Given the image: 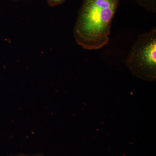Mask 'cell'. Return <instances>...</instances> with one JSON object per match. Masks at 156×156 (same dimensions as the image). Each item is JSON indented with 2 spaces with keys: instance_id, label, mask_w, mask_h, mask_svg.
<instances>
[{
  "instance_id": "277c9868",
  "label": "cell",
  "mask_w": 156,
  "mask_h": 156,
  "mask_svg": "<svg viewBox=\"0 0 156 156\" xmlns=\"http://www.w3.org/2000/svg\"><path fill=\"white\" fill-rule=\"evenodd\" d=\"M66 0H47L48 5L52 7L58 5L64 2Z\"/></svg>"
},
{
  "instance_id": "8992f818",
  "label": "cell",
  "mask_w": 156,
  "mask_h": 156,
  "mask_svg": "<svg viewBox=\"0 0 156 156\" xmlns=\"http://www.w3.org/2000/svg\"><path fill=\"white\" fill-rule=\"evenodd\" d=\"M13 1H19V0H13Z\"/></svg>"
},
{
  "instance_id": "3957f363",
  "label": "cell",
  "mask_w": 156,
  "mask_h": 156,
  "mask_svg": "<svg viewBox=\"0 0 156 156\" xmlns=\"http://www.w3.org/2000/svg\"><path fill=\"white\" fill-rule=\"evenodd\" d=\"M140 7L150 12L155 13L156 0H135Z\"/></svg>"
},
{
  "instance_id": "6da1fadb",
  "label": "cell",
  "mask_w": 156,
  "mask_h": 156,
  "mask_svg": "<svg viewBox=\"0 0 156 156\" xmlns=\"http://www.w3.org/2000/svg\"><path fill=\"white\" fill-rule=\"evenodd\" d=\"M119 1L84 0L74 28L78 45L86 50H96L108 43Z\"/></svg>"
},
{
  "instance_id": "5b68a950",
  "label": "cell",
  "mask_w": 156,
  "mask_h": 156,
  "mask_svg": "<svg viewBox=\"0 0 156 156\" xmlns=\"http://www.w3.org/2000/svg\"><path fill=\"white\" fill-rule=\"evenodd\" d=\"M11 156H42L40 155H27L23 154H20L16 155Z\"/></svg>"
},
{
  "instance_id": "7a4b0ae2",
  "label": "cell",
  "mask_w": 156,
  "mask_h": 156,
  "mask_svg": "<svg viewBox=\"0 0 156 156\" xmlns=\"http://www.w3.org/2000/svg\"><path fill=\"white\" fill-rule=\"evenodd\" d=\"M126 64L136 77L150 82L156 80V28L138 36Z\"/></svg>"
}]
</instances>
